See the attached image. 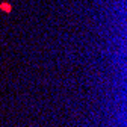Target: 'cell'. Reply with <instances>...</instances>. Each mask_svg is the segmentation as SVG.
I'll return each mask as SVG.
<instances>
[{
	"label": "cell",
	"instance_id": "obj_1",
	"mask_svg": "<svg viewBox=\"0 0 127 127\" xmlns=\"http://www.w3.org/2000/svg\"><path fill=\"white\" fill-rule=\"evenodd\" d=\"M2 9H5V11H11V6H8V5H2Z\"/></svg>",
	"mask_w": 127,
	"mask_h": 127
}]
</instances>
